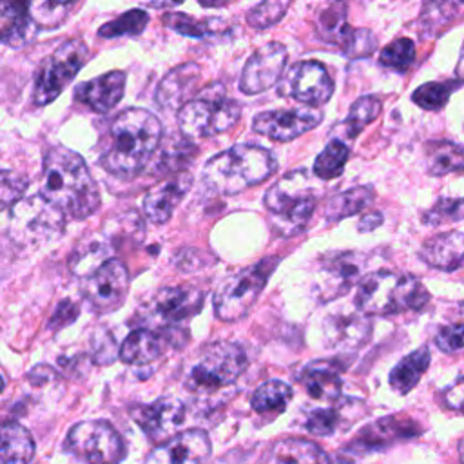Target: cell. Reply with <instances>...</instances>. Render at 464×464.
<instances>
[{"mask_svg": "<svg viewBox=\"0 0 464 464\" xmlns=\"http://www.w3.org/2000/svg\"><path fill=\"white\" fill-rule=\"evenodd\" d=\"M372 323L361 314L332 315L324 323V339L334 348H357L368 341Z\"/></svg>", "mask_w": 464, "mask_h": 464, "instance_id": "cell-25", "label": "cell"}, {"mask_svg": "<svg viewBox=\"0 0 464 464\" xmlns=\"http://www.w3.org/2000/svg\"><path fill=\"white\" fill-rule=\"evenodd\" d=\"M163 348L165 343L161 335L147 328H138L123 339L120 348V359L127 364H149L163 353Z\"/></svg>", "mask_w": 464, "mask_h": 464, "instance_id": "cell-29", "label": "cell"}, {"mask_svg": "<svg viewBox=\"0 0 464 464\" xmlns=\"http://www.w3.org/2000/svg\"><path fill=\"white\" fill-rule=\"evenodd\" d=\"M420 433V428L411 419L384 417L361 430L353 439V446L364 450H381L401 439H410Z\"/></svg>", "mask_w": 464, "mask_h": 464, "instance_id": "cell-20", "label": "cell"}, {"mask_svg": "<svg viewBox=\"0 0 464 464\" xmlns=\"http://www.w3.org/2000/svg\"><path fill=\"white\" fill-rule=\"evenodd\" d=\"M63 446L87 464H118L127 455L125 440L107 420H82L74 424Z\"/></svg>", "mask_w": 464, "mask_h": 464, "instance_id": "cell-9", "label": "cell"}, {"mask_svg": "<svg viewBox=\"0 0 464 464\" xmlns=\"http://www.w3.org/2000/svg\"><path fill=\"white\" fill-rule=\"evenodd\" d=\"M149 24V14L141 9H132L120 14L114 20H109L98 29V34L103 38H116L125 34H140Z\"/></svg>", "mask_w": 464, "mask_h": 464, "instance_id": "cell-37", "label": "cell"}, {"mask_svg": "<svg viewBox=\"0 0 464 464\" xmlns=\"http://www.w3.org/2000/svg\"><path fill=\"white\" fill-rule=\"evenodd\" d=\"M163 22L176 33H181L185 36H194V38H203L225 27L223 20H194L192 16L183 13H169L163 18Z\"/></svg>", "mask_w": 464, "mask_h": 464, "instance_id": "cell-36", "label": "cell"}, {"mask_svg": "<svg viewBox=\"0 0 464 464\" xmlns=\"http://www.w3.org/2000/svg\"><path fill=\"white\" fill-rule=\"evenodd\" d=\"M457 76L464 82V47H462V53H460V58H459V63H457Z\"/></svg>", "mask_w": 464, "mask_h": 464, "instance_id": "cell-51", "label": "cell"}, {"mask_svg": "<svg viewBox=\"0 0 464 464\" xmlns=\"http://www.w3.org/2000/svg\"><path fill=\"white\" fill-rule=\"evenodd\" d=\"M203 303V294L194 286L161 288L154 297V312L165 323H176L194 315Z\"/></svg>", "mask_w": 464, "mask_h": 464, "instance_id": "cell-21", "label": "cell"}, {"mask_svg": "<svg viewBox=\"0 0 464 464\" xmlns=\"http://www.w3.org/2000/svg\"><path fill=\"white\" fill-rule=\"evenodd\" d=\"M420 257L433 268L451 272L464 261V232L450 230L424 241Z\"/></svg>", "mask_w": 464, "mask_h": 464, "instance_id": "cell-24", "label": "cell"}, {"mask_svg": "<svg viewBox=\"0 0 464 464\" xmlns=\"http://www.w3.org/2000/svg\"><path fill=\"white\" fill-rule=\"evenodd\" d=\"M72 4L69 2H33L29 4V13L36 27H56L65 18Z\"/></svg>", "mask_w": 464, "mask_h": 464, "instance_id": "cell-42", "label": "cell"}, {"mask_svg": "<svg viewBox=\"0 0 464 464\" xmlns=\"http://www.w3.org/2000/svg\"><path fill=\"white\" fill-rule=\"evenodd\" d=\"M348 147L341 140H332L314 161V174L321 179L337 178L348 160Z\"/></svg>", "mask_w": 464, "mask_h": 464, "instance_id": "cell-35", "label": "cell"}, {"mask_svg": "<svg viewBox=\"0 0 464 464\" xmlns=\"http://www.w3.org/2000/svg\"><path fill=\"white\" fill-rule=\"evenodd\" d=\"M321 120H323V112L317 107L301 105L292 109L261 112L254 118L252 129L276 141H292L297 136L317 127Z\"/></svg>", "mask_w": 464, "mask_h": 464, "instance_id": "cell-13", "label": "cell"}, {"mask_svg": "<svg viewBox=\"0 0 464 464\" xmlns=\"http://www.w3.org/2000/svg\"><path fill=\"white\" fill-rule=\"evenodd\" d=\"M4 390V377H2V373H0V392Z\"/></svg>", "mask_w": 464, "mask_h": 464, "instance_id": "cell-53", "label": "cell"}, {"mask_svg": "<svg viewBox=\"0 0 464 464\" xmlns=\"http://www.w3.org/2000/svg\"><path fill=\"white\" fill-rule=\"evenodd\" d=\"M34 27L27 2H0V42L20 47L33 40Z\"/></svg>", "mask_w": 464, "mask_h": 464, "instance_id": "cell-26", "label": "cell"}, {"mask_svg": "<svg viewBox=\"0 0 464 464\" xmlns=\"http://www.w3.org/2000/svg\"><path fill=\"white\" fill-rule=\"evenodd\" d=\"M34 455L31 433L14 420L0 422V464H29Z\"/></svg>", "mask_w": 464, "mask_h": 464, "instance_id": "cell-28", "label": "cell"}, {"mask_svg": "<svg viewBox=\"0 0 464 464\" xmlns=\"http://www.w3.org/2000/svg\"><path fill=\"white\" fill-rule=\"evenodd\" d=\"M457 89L455 82H446V83H440V82H430V83H424L420 85L413 94H411V100L422 107V109H428V111H437L440 107H444V103L450 100L451 92Z\"/></svg>", "mask_w": 464, "mask_h": 464, "instance_id": "cell-39", "label": "cell"}, {"mask_svg": "<svg viewBox=\"0 0 464 464\" xmlns=\"http://www.w3.org/2000/svg\"><path fill=\"white\" fill-rule=\"evenodd\" d=\"M337 424H339V413L334 408H317L308 413L304 428L314 435L324 437L334 433Z\"/></svg>", "mask_w": 464, "mask_h": 464, "instance_id": "cell-46", "label": "cell"}, {"mask_svg": "<svg viewBox=\"0 0 464 464\" xmlns=\"http://www.w3.org/2000/svg\"><path fill=\"white\" fill-rule=\"evenodd\" d=\"M381 223H382V216H381V212L375 210V212H370V214H366V216L361 218V221H359V230H361V232H370V230L377 228Z\"/></svg>", "mask_w": 464, "mask_h": 464, "instance_id": "cell-50", "label": "cell"}, {"mask_svg": "<svg viewBox=\"0 0 464 464\" xmlns=\"http://www.w3.org/2000/svg\"><path fill=\"white\" fill-rule=\"evenodd\" d=\"M201 76V67L194 62L178 65L172 69L160 83L156 91V103L163 109H178L183 107L194 91L198 80Z\"/></svg>", "mask_w": 464, "mask_h": 464, "instance_id": "cell-22", "label": "cell"}, {"mask_svg": "<svg viewBox=\"0 0 464 464\" xmlns=\"http://www.w3.org/2000/svg\"><path fill=\"white\" fill-rule=\"evenodd\" d=\"M134 420L152 442H167L172 439L185 419V406L176 397H161L150 404L132 410Z\"/></svg>", "mask_w": 464, "mask_h": 464, "instance_id": "cell-16", "label": "cell"}, {"mask_svg": "<svg viewBox=\"0 0 464 464\" xmlns=\"http://www.w3.org/2000/svg\"><path fill=\"white\" fill-rule=\"evenodd\" d=\"M279 94L315 107L332 98L334 82L319 62L304 60L295 63L283 76L279 83Z\"/></svg>", "mask_w": 464, "mask_h": 464, "instance_id": "cell-11", "label": "cell"}, {"mask_svg": "<svg viewBox=\"0 0 464 464\" xmlns=\"http://www.w3.org/2000/svg\"><path fill=\"white\" fill-rule=\"evenodd\" d=\"M319 192L306 170H292L265 194V207L274 230L281 236L299 234L315 208Z\"/></svg>", "mask_w": 464, "mask_h": 464, "instance_id": "cell-4", "label": "cell"}, {"mask_svg": "<svg viewBox=\"0 0 464 464\" xmlns=\"http://www.w3.org/2000/svg\"><path fill=\"white\" fill-rule=\"evenodd\" d=\"M277 169L274 154L257 145H234L203 167V183L218 194H236L259 185Z\"/></svg>", "mask_w": 464, "mask_h": 464, "instance_id": "cell-3", "label": "cell"}, {"mask_svg": "<svg viewBox=\"0 0 464 464\" xmlns=\"http://www.w3.org/2000/svg\"><path fill=\"white\" fill-rule=\"evenodd\" d=\"M435 344L442 352H457L464 348V323L440 328L439 334L435 335Z\"/></svg>", "mask_w": 464, "mask_h": 464, "instance_id": "cell-47", "label": "cell"}, {"mask_svg": "<svg viewBox=\"0 0 464 464\" xmlns=\"http://www.w3.org/2000/svg\"><path fill=\"white\" fill-rule=\"evenodd\" d=\"M125 82L127 76L123 71H109L102 76L80 83L74 91V98L94 112L105 114L112 111L123 98Z\"/></svg>", "mask_w": 464, "mask_h": 464, "instance_id": "cell-18", "label": "cell"}, {"mask_svg": "<svg viewBox=\"0 0 464 464\" xmlns=\"http://www.w3.org/2000/svg\"><path fill=\"white\" fill-rule=\"evenodd\" d=\"M129 290V272L127 266L111 257L91 276L85 283V297L91 306L100 314H109L121 306Z\"/></svg>", "mask_w": 464, "mask_h": 464, "instance_id": "cell-12", "label": "cell"}, {"mask_svg": "<svg viewBox=\"0 0 464 464\" xmlns=\"http://www.w3.org/2000/svg\"><path fill=\"white\" fill-rule=\"evenodd\" d=\"M339 45L348 58H364L375 51L377 40H375V34L368 29L348 27L341 36Z\"/></svg>", "mask_w": 464, "mask_h": 464, "instance_id": "cell-41", "label": "cell"}, {"mask_svg": "<svg viewBox=\"0 0 464 464\" xmlns=\"http://www.w3.org/2000/svg\"><path fill=\"white\" fill-rule=\"evenodd\" d=\"M299 381L306 393L317 401H335L343 390L339 366L330 361L310 362L299 373Z\"/></svg>", "mask_w": 464, "mask_h": 464, "instance_id": "cell-27", "label": "cell"}, {"mask_svg": "<svg viewBox=\"0 0 464 464\" xmlns=\"http://www.w3.org/2000/svg\"><path fill=\"white\" fill-rule=\"evenodd\" d=\"M375 198V192L370 185L352 187L348 190L337 192L326 201L324 207V218L328 221H339L348 216H353L361 212L364 207H368Z\"/></svg>", "mask_w": 464, "mask_h": 464, "instance_id": "cell-32", "label": "cell"}, {"mask_svg": "<svg viewBox=\"0 0 464 464\" xmlns=\"http://www.w3.org/2000/svg\"><path fill=\"white\" fill-rule=\"evenodd\" d=\"M292 399V388L277 379L263 382L252 395V408L257 413H281Z\"/></svg>", "mask_w": 464, "mask_h": 464, "instance_id": "cell-33", "label": "cell"}, {"mask_svg": "<svg viewBox=\"0 0 464 464\" xmlns=\"http://www.w3.org/2000/svg\"><path fill=\"white\" fill-rule=\"evenodd\" d=\"M286 63V47L279 42H270L257 47L246 60L239 89L245 94H259L272 87L283 74Z\"/></svg>", "mask_w": 464, "mask_h": 464, "instance_id": "cell-14", "label": "cell"}, {"mask_svg": "<svg viewBox=\"0 0 464 464\" xmlns=\"http://www.w3.org/2000/svg\"><path fill=\"white\" fill-rule=\"evenodd\" d=\"M210 451L212 446L203 430H187L158 444L147 455L145 464H205Z\"/></svg>", "mask_w": 464, "mask_h": 464, "instance_id": "cell-17", "label": "cell"}, {"mask_svg": "<svg viewBox=\"0 0 464 464\" xmlns=\"http://www.w3.org/2000/svg\"><path fill=\"white\" fill-rule=\"evenodd\" d=\"M76 315H78V308L74 306V303L71 304L69 301H63V303L58 304V308H56V312H54V315H53L51 326L62 328V326L69 324L71 321H74Z\"/></svg>", "mask_w": 464, "mask_h": 464, "instance_id": "cell-49", "label": "cell"}, {"mask_svg": "<svg viewBox=\"0 0 464 464\" xmlns=\"http://www.w3.org/2000/svg\"><path fill=\"white\" fill-rule=\"evenodd\" d=\"M366 257L359 252H341L326 257L317 272V292L321 301H332L346 294L362 276Z\"/></svg>", "mask_w": 464, "mask_h": 464, "instance_id": "cell-15", "label": "cell"}, {"mask_svg": "<svg viewBox=\"0 0 464 464\" xmlns=\"http://www.w3.org/2000/svg\"><path fill=\"white\" fill-rule=\"evenodd\" d=\"M430 299L422 283L406 274L379 270L361 281L355 303L362 314L392 315L419 310Z\"/></svg>", "mask_w": 464, "mask_h": 464, "instance_id": "cell-5", "label": "cell"}, {"mask_svg": "<svg viewBox=\"0 0 464 464\" xmlns=\"http://www.w3.org/2000/svg\"><path fill=\"white\" fill-rule=\"evenodd\" d=\"M192 185L190 174H178L158 187L150 188L143 198V212L149 218V221L161 225L167 223L176 208V205L183 199V196L188 192Z\"/></svg>", "mask_w": 464, "mask_h": 464, "instance_id": "cell-19", "label": "cell"}, {"mask_svg": "<svg viewBox=\"0 0 464 464\" xmlns=\"http://www.w3.org/2000/svg\"><path fill=\"white\" fill-rule=\"evenodd\" d=\"M277 263V257H265L230 276L214 295L216 315L223 321H237L245 317L257 301Z\"/></svg>", "mask_w": 464, "mask_h": 464, "instance_id": "cell-7", "label": "cell"}, {"mask_svg": "<svg viewBox=\"0 0 464 464\" xmlns=\"http://www.w3.org/2000/svg\"><path fill=\"white\" fill-rule=\"evenodd\" d=\"M111 141L102 156V165L114 176L138 174L160 145L161 123L145 109H125L111 125Z\"/></svg>", "mask_w": 464, "mask_h": 464, "instance_id": "cell-2", "label": "cell"}, {"mask_svg": "<svg viewBox=\"0 0 464 464\" xmlns=\"http://www.w3.org/2000/svg\"><path fill=\"white\" fill-rule=\"evenodd\" d=\"M290 7V2H279V0H266L261 2L257 5H254L248 14H246V22L250 27L254 29H265L270 27L274 24H277L283 14L286 13V9Z\"/></svg>", "mask_w": 464, "mask_h": 464, "instance_id": "cell-43", "label": "cell"}, {"mask_svg": "<svg viewBox=\"0 0 464 464\" xmlns=\"http://www.w3.org/2000/svg\"><path fill=\"white\" fill-rule=\"evenodd\" d=\"M245 350L236 343H216L208 346L187 377V388L198 393L218 392L232 384L246 368Z\"/></svg>", "mask_w": 464, "mask_h": 464, "instance_id": "cell-8", "label": "cell"}, {"mask_svg": "<svg viewBox=\"0 0 464 464\" xmlns=\"http://www.w3.org/2000/svg\"><path fill=\"white\" fill-rule=\"evenodd\" d=\"M442 401L446 408L464 413V377L455 381L442 395Z\"/></svg>", "mask_w": 464, "mask_h": 464, "instance_id": "cell-48", "label": "cell"}, {"mask_svg": "<svg viewBox=\"0 0 464 464\" xmlns=\"http://www.w3.org/2000/svg\"><path fill=\"white\" fill-rule=\"evenodd\" d=\"M42 196L54 210L74 219H83L100 207V190L83 158L63 145L45 152Z\"/></svg>", "mask_w": 464, "mask_h": 464, "instance_id": "cell-1", "label": "cell"}, {"mask_svg": "<svg viewBox=\"0 0 464 464\" xmlns=\"http://www.w3.org/2000/svg\"><path fill=\"white\" fill-rule=\"evenodd\" d=\"M462 219H464V198H440L422 216V221L431 227L462 221Z\"/></svg>", "mask_w": 464, "mask_h": 464, "instance_id": "cell-40", "label": "cell"}, {"mask_svg": "<svg viewBox=\"0 0 464 464\" xmlns=\"http://www.w3.org/2000/svg\"><path fill=\"white\" fill-rule=\"evenodd\" d=\"M87 54L89 51L82 40H67L54 49L38 71L33 92L34 103L47 105L58 98V94L63 92L76 72L85 65Z\"/></svg>", "mask_w": 464, "mask_h": 464, "instance_id": "cell-10", "label": "cell"}, {"mask_svg": "<svg viewBox=\"0 0 464 464\" xmlns=\"http://www.w3.org/2000/svg\"><path fill=\"white\" fill-rule=\"evenodd\" d=\"M27 188V181L14 170H0V210L14 205Z\"/></svg>", "mask_w": 464, "mask_h": 464, "instance_id": "cell-45", "label": "cell"}, {"mask_svg": "<svg viewBox=\"0 0 464 464\" xmlns=\"http://www.w3.org/2000/svg\"><path fill=\"white\" fill-rule=\"evenodd\" d=\"M430 350L426 346L408 353L404 359H401L393 370L390 372V386L393 392L406 395L422 377V373L430 366Z\"/></svg>", "mask_w": 464, "mask_h": 464, "instance_id": "cell-30", "label": "cell"}, {"mask_svg": "<svg viewBox=\"0 0 464 464\" xmlns=\"http://www.w3.org/2000/svg\"><path fill=\"white\" fill-rule=\"evenodd\" d=\"M348 29L346 24V5L344 4H330L326 5L317 18V33L328 40L339 44L341 36Z\"/></svg>", "mask_w": 464, "mask_h": 464, "instance_id": "cell-38", "label": "cell"}, {"mask_svg": "<svg viewBox=\"0 0 464 464\" xmlns=\"http://www.w3.org/2000/svg\"><path fill=\"white\" fill-rule=\"evenodd\" d=\"M261 464H330V459L315 442L286 437L265 451Z\"/></svg>", "mask_w": 464, "mask_h": 464, "instance_id": "cell-23", "label": "cell"}, {"mask_svg": "<svg viewBox=\"0 0 464 464\" xmlns=\"http://www.w3.org/2000/svg\"><path fill=\"white\" fill-rule=\"evenodd\" d=\"M415 58V47L410 38H399L388 44L379 56V62L386 67L406 71Z\"/></svg>", "mask_w": 464, "mask_h": 464, "instance_id": "cell-44", "label": "cell"}, {"mask_svg": "<svg viewBox=\"0 0 464 464\" xmlns=\"http://www.w3.org/2000/svg\"><path fill=\"white\" fill-rule=\"evenodd\" d=\"M459 455H460V464H464V437L459 442Z\"/></svg>", "mask_w": 464, "mask_h": 464, "instance_id": "cell-52", "label": "cell"}, {"mask_svg": "<svg viewBox=\"0 0 464 464\" xmlns=\"http://www.w3.org/2000/svg\"><path fill=\"white\" fill-rule=\"evenodd\" d=\"M426 169L431 176L464 172V147L446 140L426 143Z\"/></svg>", "mask_w": 464, "mask_h": 464, "instance_id": "cell-31", "label": "cell"}, {"mask_svg": "<svg viewBox=\"0 0 464 464\" xmlns=\"http://www.w3.org/2000/svg\"><path fill=\"white\" fill-rule=\"evenodd\" d=\"M382 111V103L377 96H361L352 107L343 123L348 136H357L368 123H372Z\"/></svg>", "mask_w": 464, "mask_h": 464, "instance_id": "cell-34", "label": "cell"}, {"mask_svg": "<svg viewBox=\"0 0 464 464\" xmlns=\"http://www.w3.org/2000/svg\"><path fill=\"white\" fill-rule=\"evenodd\" d=\"M239 116V103L227 96L221 83H212L179 109L178 123L187 138H208L234 127Z\"/></svg>", "mask_w": 464, "mask_h": 464, "instance_id": "cell-6", "label": "cell"}]
</instances>
